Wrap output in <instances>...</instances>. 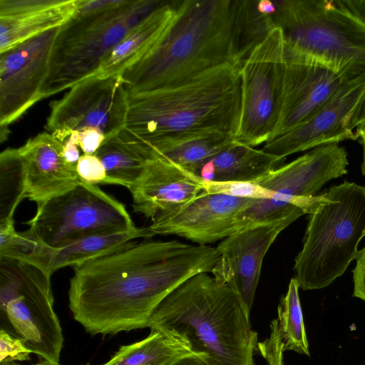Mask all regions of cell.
<instances>
[{"instance_id": "37", "label": "cell", "mask_w": 365, "mask_h": 365, "mask_svg": "<svg viewBox=\"0 0 365 365\" xmlns=\"http://www.w3.org/2000/svg\"><path fill=\"white\" fill-rule=\"evenodd\" d=\"M364 121H365V93L351 116L349 123L350 129L353 130Z\"/></svg>"}, {"instance_id": "6", "label": "cell", "mask_w": 365, "mask_h": 365, "mask_svg": "<svg viewBox=\"0 0 365 365\" xmlns=\"http://www.w3.org/2000/svg\"><path fill=\"white\" fill-rule=\"evenodd\" d=\"M303 246L294 259L303 290L325 288L341 277L365 237V186L345 180L312 197Z\"/></svg>"}, {"instance_id": "40", "label": "cell", "mask_w": 365, "mask_h": 365, "mask_svg": "<svg viewBox=\"0 0 365 365\" xmlns=\"http://www.w3.org/2000/svg\"><path fill=\"white\" fill-rule=\"evenodd\" d=\"M257 9L260 13L269 16L274 15L277 10L274 1L269 0L257 1Z\"/></svg>"}, {"instance_id": "28", "label": "cell", "mask_w": 365, "mask_h": 365, "mask_svg": "<svg viewBox=\"0 0 365 365\" xmlns=\"http://www.w3.org/2000/svg\"><path fill=\"white\" fill-rule=\"evenodd\" d=\"M26 169L18 149L7 148L0 155V224L14 221L20 202L26 198Z\"/></svg>"}, {"instance_id": "41", "label": "cell", "mask_w": 365, "mask_h": 365, "mask_svg": "<svg viewBox=\"0 0 365 365\" xmlns=\"http://www.w3.org/2000/svg\"><path fill=\"white\" fill-rule=\"evenodd\" d=\"M36 365H59L58 364H53V363H50L48 361H43V362H41V363H38Z\"/></svg>"}, {"instance_id": "32", "label": "cell", "mask_w": 365, "mask_h": 365, "mask_svg": "<svg viewBox=\"0 0 365 365\" xmlns=\"http://www.w3.org/2000/svg\"><path fill=\"white\" fill-rule=\"evenodd\" d=\"M76 170L80 178L83 182L93 185L103 184L105 182L106 169L95 154L81 155L76 165Z\"/></svg>"}, {"instance_id": "30", "label": "cell", "mask_w": 365, "mask_h": 365, "mask_svg": "<svg viewBox=\"0 0 365 365\" xmlns=\"http://www.w3.org/2000/svg\"><path fill=\"white\" fill-rule=\"evenodd\" d=\"M204 190L254 200L269 199L285 202L284 197L254 182H205Z\"/></svg>"}, {"instance_id": "18", "label": "cell", "mask_w": 365, "mask_h": 365, "mask_svg": "<svg viewBox=\"0 0 365 365\" xmlns=\"http://www.w3.org/2000/svg\"><path fill=\"white\" fill-rule=\"evenodd\" d=\"M135 212L151 221L194 199L203 190V180L162 158L147 160L138 180L128 189Z\"/></svg>"}, {"instance_id": "16", "label": "cell", "mask_w": 365, "mask_h": 365, "mask_svg": "<svg viewBox=\"0 0 365 365\" xmlns=\"http://www.w3.org/2000/svg\"><path fill=\"white\" fill-rule=\"evenodd\" d=\"M365 93V72L343 82L305 123L264 143L263 150L282 158L308 149L356 140L349 128L351 116Z\"/></svg>"}, {"instance_id": "25", "label": "cell", "mask_w": 365, "mask_h": 365, "mask_svg": "<svg viewBox=\"0 0 365 365\" xmlns=\"http://www.w3.org/2000/svg\"><path fill=\"white\" fill-rule=\"evenodd\" d=\"M235 142V135L206 132L178 137L143 151L147 160L162 158L195 174L205 162Z\"/></svg>"}, {"instance_id": "26", "label": "cell", "mask_w": 365, "mask_h": 365, "mask_svg": "<svg viewBox=\"0 0 365 365\" xmlns=\"http://www.w3.org/2000/svg\"><path fill=\"white\" fill-rule=\"evenodd\" d=\"M192 354L184 340L161 331L152 330L145 339L122 346L102 365H169Z\"/></svg>"}, {"instance_id": "22", "label": "cell", "mask_w": 365, "mask_h": 365, "mask_svg": "<svg viewBox=\"0 0 365 365\" xmlns=\"http://www.w3.org/2000/svg\"><path fill=\"white\" fill-rule=\"evenodd\" d=\"M177 1L166 2L130 30L101 63L96 75L120 76L128 67L147 56L171 25Z\"/></svg>"}, {"instance_id": "5", "label": "cell", "mask_w": 365, "mask_h": 365, "mask_svg": "<svg viewBox=\"0 0 365 365\" xmlns=\"http://www.w3.org/2000/svg\"><path fill=\"white\" fill-rule=\"evenodd\" d=\"M165 1L78 0L76 14L55 38L41 99L96 75L111 50Z\"/></svg>"}, {"instance_id": "7", "label": "cell", "mask_w": 365, "mask_h": 365, "mask_svg": "<svg viewBox=\"0 0 365 365\" xmlns=\"http://www.w3.org/2000/svg\"><path fill=\"white\" fill-rule=\"evenodd\" d=\"M272 16L284 44L334 70L343 80L365 72V24L333 1H274Z\"/></svg>"}, {"instance_id": "31", "label": "cell", "mask_w": 365, "mask_h": 365, "mask_svg": "<svg viewBox=\"0 0 365 365\" xmlns=\"http://www.w3.org/2000/svg\"><path fill=\"white\" fill-rule=\"evenodd\" d=\"M32 351L27 348L23 340L14 338L4 329L0 331V362L28 361Z\"/></svg>"}, {"instance_id": "14", "label": "cell", "mask_w": 365, "mask_h": 365, "mask_svg": "<svg viewBox=\"0 0 365 365\" xmlns=\"http://www.w3.org/2000/svg\"><path fill=\"white\" fill-rule=\"evenodd\" d=\"M253 200L203 190L187 203L155 217L148 227L155 235H173L208 245L242 230L238 215Z\"/></svg>"}, {"instance_id": "39", "label": "cell", "mask_w": 365, "mask_h": 365, "mask_svg": "<svg viewBox=\"0 0 365 365\" xmlns=\"http://www.w3.org/2000/svg\"><path fill=\"white\" fill-rule=\"evenodd\" d=\"M355 133L359 138L363 149V160L361 165V173L365 176V121L361 123L356 128Z\"/></svg>"}, {"instance_id": "33", "label": "cell", "mask_w": 365, "mask_h": 365, "mask_svg": "<svg viewBox=\"0 0 365 365\" xmlns=\"http://www.w3.org/2000/svg\"><path fill=\"white\" fill-rule=\"evenodd\" d=\"M106 140L98 129L88 128L78 131L79 147L84 154L94 155Z\"/></svg>"}, {"instance_id": "34", "label": "cell", "mask_w": 365, "mask_h": 365, "mask_svg": "<svg viewBox=\"0 0 365 365\" xmlns=\"http://www.w3.org/2000/svg\"><path fill=\"white\" fill-rule=\"evenodd\" d=\"M355 259L356 266L352 270L353 296L365 302V246L359 250Z\"/></svg>"}, {"instance_id": "3", "label": "cell", "mask_w": 365, "mask_h": 365, "mask_svg": "<svg viewBox=\"0 0 365 365\" xmlns=\"http://www.w3.org/2000/svg\"><path fill=\"white\" fill-rule=\"evenodd\" d=\"M125 128L119 133L140 153L192 134H236L241 109L240 69L226 63L176 85L128 96Z\"/></svg>"}, {"instance_id": "21", "label": "cell", "mask_w": 365, "mask_h": 365, "mask_svg": "<svg viewBox=\"0 0 365 365\" xmlns=\"http://www.w3.org/2000/svg\"><path fill=\"white\" fill-rule=\"evenodd\" d=\"M154 235L146 227L125 232L90 236L58 248L49 247L37 241L24 262L51 276L61 268L81 265L117 251L136 238H150Z\"/></svg>"}, {"instance_id": "15", "label": "cell", "mask_w": 365, "mask_h": 365, "mask_svg": "<svg viewBox=\"0 0 365 365\" xmlns=\"http://www.w3.org/2000/svg\"><path fill=\"white\" fill-rule=\"evenodd\" d=\"M284 55L282 107L272 139L307 121L344 82L328 66L285 44Z\"/></svg>"}, {"instance_id": "35", "label": "cell", "mask_w": 365, "mask_h": 365, "mask_svg": "<svg viewBox=\"0 0 365 365\" xmlns=\"http://www.w3.org/2000/svg\"><path fill=\"white\" fill-rule=\"evenodd\" d=\"M63 155L66 161L73 165H76L80 158L78 143V131H72L62 142Z\"/></svg>"}, {"instance_id": "38", "label": "cell", "mask_w": 365, "mask_h": 365, "mask_svg": "<svg viewBox=\"0 0 365 365\" xmlns=\"http://www.w3.org/2000/svg\"><path fill=\"white\" fill-rule=\"evenodd\" d=\"M169 365H207L203 360L195 354L182 356Z\"/></svg>"}, {"instance_id": "17", "label": "cell", "mask_w": 365, "mask_h": 365, "mask_svg": "<svg viewBox=\"0 0 365 365\" xmlns=\"http://www.w3.org/2000/svg\"><path fill=\"white\" fill-rule=\"evenodd\" d=\"M347 155L339 143L319 146L254 182L282 195L304 213L326 183L347 173Z\"/></svg>"}, {"instance_id": "4", "label": "cell", "mask_w": 365, "mask_h": 365, "mask_svg": "<svg viewBox=\"0 0 365 365\" xmlns=\"http://www.w3.org/2000/svg\"><path fill=\"white\" fill-rule=\"evenodd\" d=\"M148 327L177 336L207 365H255L257 333L250 314L226 284L193 275L158 306Z\"/></svg>"}, {"instance_id": "27", "label": "cell", "mask_w": 365, "mask_h": 365, "mask_svg": "<svg viewBox=\"0 0 365 365\" xmlns=\"http://www.w3.org/2000/svg\"><path fill=\"white\" fill-rule=\"evenodd\" d=\"M95 155L106 169L103 184L122 185L128 189L138 180L147 162L119 133L106 138Z\"/></svg>"}, {"instance_id": "19", "label": "cell", "mask_w": 365, "mask_h": 365, "mask_svg": "<svg viewBox=\"0 0 365 365\" xmlns=\"http://www.w3.org/2000/svg\"><path fill=\"white\" fill-rule=\"evenodd\" d=\"M26 169V197L40 205L79 184L76 165L63 155V143L48 132L30 138L18 148Z\"/></svg>"}, {"instance_id": "36", "label": "cell", "mask_w": 365, "mask_h": 365, "mask_svg": "<svg viewBox=\"0 0 365 365\" xmlns=\"http://www.w3.org/2000/svg\"><path fill=\"white\" fill-rule=\"evenodd\" d=\"M334 4L365 24V0H336Z\"/></svg>"}, {"instance_id": "13", "label": "cell", "mask_w": 365, "mask_h": 365, "mask_svg": "<svg viewBox=\"0 0 365 365\" xmlns=\"http://www.w3.org/2000/svg\"><path fill=\"white\" fill-rule=\"evenodd\" d=\"M294 221L287 218L248 227L222 240L216 247L219 259L210 274L231 288L248 314L264 257L279 233Z\"/></svg>"}, {"instance_id": "24", "label": "cell", "mask_w": 365, "mask_h": 365, "mask_svg": "<svg viewBox=\"0 0 365 365\" xmlns=\"http://www.w3.org/2000/svg\"><path fill=\"white\" fill-rule=\"evenodd\" d=\"M299 289L297 279L292 278L278 306L277 317L270 324L269 336L257 343V350L268 365H284L285 351L309 356Z\"/></svg>"}, {"instance_id": "10", "label": "cell", "mask_w": 365, "mask_h": 365, "mask_svg": "<svg viewBox=\"0 0 365 365\" xmlns=\"http://www.w3.org/2000/svg\"><path fill=\"white\" fill-rule=\"evenodd\" d=\"M284 49L282 31L276 27L240 67L241 109L236 142L255 147L272 138L282 107Z\"/></svg>"}, {"instance_id": "9", "label": "cell", "mask_w": 365, "mask_h": 365, "mask_svg": "<svg viewBox=\"0 0 365 365\" xmlns=\"http://www.w3.org/2000/svg\"><path fill=\"white\" fill-rule=\"evenodd\" d=\"M28 223L30 227L25 232L52 248L90 236L138 228L121 202L83 181L38 205L36 215Z\"/></svg>"}, {"instance_id": "29", "label": "cell", "mask_w": 365, "mask_h": 365, "mask_svg": "<svg viewBox=\"0 0 365 365\" xmlns=\"http://www.w3.org/2000/svg\"><path fill=\"white\" fill-rule=\"evenodd\" d=\"M304 214V211L295 205L275 200L259 199L254 200L240 212L238 221L242 230H245L259 224L287 218L296 220Z\"/></svg>"}, {"instance_id": "2", "label": "cell", "mask_w": 365, "mask_h": 365, "mask_svg": "<svg viewBox=\"0 0 365 365\" xmlns=\"http://www.w3.org/2000/svg\"><path fill=\"white\" fill-rule=\"evenodd\" d=\"M237 0L177 1L175 18L143 59L120 75L128 96L170 87L242 59Z\"/></svg>"}, {"instance_id": "12", "label": "cell", "mask_w": 365, "mask_h": 365, "mask_svg": "<svg viewBox=\"0 0 365 365\" xmlns=\"http://www.w3.org/2000/svg\"><path fill=\"white\" fill-rule=\"evenodd\" d=\"M59 27L0 53V125L8 126L41 100Z\"/></svg>"}, {"instance_id": "1", "label": "cell", "mask_w": 365, "mask_h": 365, "mask_svg": "<svg viewBox=\"0 0 365 365\" xmlns=\"http://www.w3.org/2000/svg\"><path fill=\"white\" fill-rule=\"evenodd\" d=\"M216 247L177 240L128 242L75 267L68 290L76 321L91 335L148 327L153 313L195 274L211 273Z\"/></svg>"}, {"instance_id": "23", "label": "cell", "mask_w": 365, "mask_h": 365, "mask_svg": "<svg viewBox=\"0 0 365 365\" xmlns=\"http://www.w3.org/2000/svg\"><path fill=\"white\" fill-rule=\"evenodd\" d=\"M285 160L235 141L205 162L195 175L205 182H256L282 166Z\"/></svg>"}, {"instance_id": "11", "label": "cell", "mask_w": 365, "mask_h": 365, "mask_svg": "<svg viewBox=\"0 0 365 365\" xmlns=\"http://www.w3.org/2000/svg\"><path fill=\"white\" fill-rule=\"evenodd\" d=\"M51 102L45 128L62 142L72 131L93 128L106 139L125 125L128 101L120 76H91Z\"/></svg>"}, {"instance_id": "20", "label": "cell", "mask_w": 365, "mask_h": 365, "mask_svg": "<svg viewBox=\"0 0 365 365\" xmlns=\"http://www.w3.org/2000/svg\"><path fill=\"white\" fill-rule=\"evenodd\" d=\"M78 0H0V53L66 23Z\"/></svg>"}, {"instance_id": "8", "label": "cell", "mask_w": 365, "mask_h": 365, "mask_svg": "<svg viewBox=\"0 0 365 365\" xmlns=\"http://www.w3.org/2000/svg\"><path fill=\"white\" fill-rule=\"evenodd\" d=\"M51 277L30 263L0 256L1 310L32 353L58 364L63 337Z\"/></svg>"}, {"instance_id": "42", "label": "cell", "mask_w": 365, "mask_h": 365, "mask_svg": "<svg viewBox=\"0 0 365 365\" xmlns=\"http://www.w3.org/2000/svg\"><path fill=\"white\" fill-rule=\"evenodd\" d=\"M1 365H20V364L11 361V362H6V363H1Z\"/></svg>"}]
</instances>
